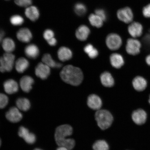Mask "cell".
I'll list each match as a JSON object with an SVG mask.
<instances>
[{"instance_id":"obj_23","label":"cell","mask_w":150,"mask_h":150,"mask_svg":"<svg viewBox=\"0 0 150 150\" xmlns=\"http://www.w3.org/2000/svg\"><path fill=\"white\" fill-rule=\"evenodd\" d=\"M101 83L105 87H111L114 84V80L111 74L108 72H105L100 75Z\"/></svg>"},{"instance_id":"obj_28","label":"cell","mask_w":150,"mask_h":150,"mask_svg":"<svg viewBox=\"0 0 150 150\" xmlns=\"http://www.w3.org/2000/svg\"><path fill=\"white\" fill-rule=\"evenodd\" d=\"M89 20L92 25L97 28L102 27L104 21L102 18L95 14L90 15L89 16Z\"/></svg>"},{"instance_id":"obj_3","label":"cell","mask_w":150,"mask_h":150,"mask_svg":"<svg viewBox=\"0 0 150 150\" xmlns=\"http://www.w3.org/2000/svg\"><path fill=\"white\" fill-rule=\"evenodd\" d=\"M95 118L97 125L102 130L109 128L113 121V116L108 110H99L95 114Z\"/></svg>"},{"instance_id":"obj_24","label":"cell","mask_w":150,"mask_h":150,"mask_svg":"<svg viewBox=\"0 0 150 150\" xmlns=\"http://www.w3.org/2000/svg\"><path fill=\"white\" fill-rule=\"evenodd\" d=\"M29 63L28 60L24 57L19 58L16 63V69L19 73H23L29 67Z\"/></svg>"},{"instance_id":"obj_39","label":"cell","mask_w":150,"mask_h":150,"mask_svg":"<svg viewBox=\"0 0 150 150\" xmlns=\"http://www.w3.org/2000/svg\"><path fill=\"white\" fill-rule=\"evenodd\" d=\"M49 45H50L53 46L56 45V44H57V41L56 40V39L54 38H53L51 39H50V40H49L47 41Z\"/></svg>"},{"instance_id":"obj_31","label":"cell","mask_w":150,"mask_h":150,"mask_svg":"<svg viewBox=\"0 0 150 150\" xmlns=\"http://www.w3.org/2000/svg\"><path fill=\"white\" fill-rule=\"evenodd\" d=\"M10 21L13 25L19 26L21 25L24 23V20L21 16L19 15H16L11 17Z\"/></svg>"},{"instance_id":"obj_38","label":"cell","mask_w":150,"mask_h":150,"mask_svg":"<svg viewBox=\"0 0 150 150\" xmlns=\"http://www.w3.org/2000/svg\"><path fill=\"white\" fill-rule=\"evenodd\" d=\"M94 48L93 47L92 45L88 44L86 45L85 47H84V50L86 54H88Z\"/></svg>"},{"instance_id":"obj_14","label":"cell","mask_w":150,"mask_h":150,"mask_svg":"<svg viewBox=\"0 0 150 150\" xmlns=\"http://www.w3.org/2000/svg\"><path fill=\"white\" fill-rule=\"evenodd\" d=\"M87 105L89 107L92 109L99 110L102 107V100L98 96L95 94H91L88 97Z\"/></svg>"},{"instance_id":"obj_30","label":"cell","mask_w":150,"mask_h":150,"mask_svg":"<svg viewBox=\"0 0 150 150\" xmlns=\"http://www.w3.org/2000/svg\"><path fill=\"white\" fill-rule=\"evenodd\" d=\"M74 11L76 14L79 16H82L87 12V8L86 6L81 3L76 4L74 6Z\"/></svg>"},{"instance_id":"obj_12","label":"cell","mask_w":150,"mask_h":150,"mask_svg":"<svg viewBox=\"0 0 150 150\" xmlns=\"http://www.w3.org/2000/svg\"><path fill=\"white\" fill-rule=\"evenodd\" d=\"M147 113L145 110L141 108L134 110L132 114L133 121L137 125H141L144 124L147 119Z\"/></svg>"},{"instance_id":"obj_43","label":"cell","mask_w":150,"mask_h":150,"mask_svg":"<svg viewBox=\"0 0 150 150\" xmlns=\"http://www.w3.org/2000/svg\"><path fill=\"white\" fill-rule=\"evenodd\" d=\"M148 102H149V104L150 105V94L149 95V99H148Z\"/></svg>"},{"instance_id":"obj_32","label":"cell","mask_w":150,"mask_h":150,"mask_svg":"<svg viewBox=\"0 0 150 150\" xmlns=\"http://www.w3.org/2000/svg\"><path fill=\"white\" fill-rule=\"evenodd\" d=\"M8 103V98L6 95L0 93V109L4 108Z\"/></svg>"},{"instance_id":"obj_44","label":"cell","mask_w":150,"mask_h":150,"mask_svg":"<svg viewBox=\"0 0 150 150\" xmlns=\"http://www.w3.org/2000/svg\"><path fill=\"white\" fill-rule=\"evenodd\" d=\"M33 150H43L42 149H39V148H37V149H35Z\"/></svg>"},{"instance_id":"obj_16","label":"cell","mask_w":150,"mask_h":150,"mask_svg":"<svg viewBox=\"0 0 150 150\" xmlns=\"http://www.w3.org/2000/svg\"><path fill=\"white\" fill-rule=\"evenodd\" d=\"M34 80L31 77L25 76L22 77L20 80V86L22 91L25 93H29L32 88Z\"/></svg>"},{"instance_id":"obj_8","label":"cell","mask_w":150,"mask_h":150,"mask_svg":"<svg viewBox=\"0 0 150 150\" xmlns=\"http://www.w3.org/2000/svg\"><path fill=\"white\" fill-rule=\"evenodd\" d=\"M106 42L107 46L110 50H117L121 47L122 44L121 37L116 33H110L106 37Z\"/></svg>"},{"instance_id":"obj_41","label":"cell","mask_w":150,"mask_h":150,"mask_svg":"<svg viewBox=\"0 0 150 150\" xmlns=\"http://www.w3.org/2000/svg\"><path fill=\"white\" fill-rule=\"evenodd\" d=\"M5 33L2 30H0V43L2 42L4 40V37L5 36Z\"/></svg>"},{"instance_id":"obj_29","label":"cell","mask_w":150,"mask_h":150,"mask_svg":"<svg viewBox=\"0 0 150 150\" xmlns=\"http://www.w3.org/2000/svg\"><path fill=\"white\" fill-rule=\"evenodd\" d=\"M93 148L94 150H109V146L106 141L99 140L93 144Z\"/></svg>"},{"instance_id":"obj_10","label":"cell","mask_w":150,"mask_h":150,"mask_svg":"<svg viewBox=\"0 0 150 150\" xmlns=\"http://www.w3.org/2000/svg\"><path fill=\"white\" fill-rule=\"evenodd\" d=\"M18 135L28 144H33L36 141V138L35 135L30 132L29 130L25 127L21 126L19 127Z\"/></svg>"},{"instance_id":"obj_25","label":"cell","mask_w":150,"mask_h":150,"mask_svg":"<svg viewBox=\"0 0 150 150\" xmlns=\"http://www.w3.org/2000/svg\"><path fill=\"white\" fill-rule=\"evenodd\" d=\"M2 47L4 50L7 53H11L16 48V44L13 40L9 38H7L2 41Z\"/></svg>"},{"instance_id":"obj_4","label":"cell","mask_w":150,"mask_h":150,"mask_svg":"<svg viewBox=\"0 0 150 150\" xmlns=\"http://www.w3.org/2000/svg\"><path fill=\"white\" fill-rule=\"evenodd\" d=\"M142 44L139 39L129 38L127 39L125 50L129 55L136 56L141 52Z\"/></svg>"},{"instance_id":"obj_22","label":"cell","mask_w":150,"mask_h":150,"mask_svg":"<svg viewBox=\"0 0 150 150\" xmlns=\"http://www.w3.org/2000/svg\"><path fill=\"white\" fill-rule=\"evenodd\" d=\"M57 55L60 60L65 62L71 59L72 53L70 49L66 47H62L58 50Z\"/></svg>"},{"instance_id":"obj_34","label":"cell","mask_w":150,"mask_h":150,"mask_svg":"<svg viewBox=\"0 0 150 150\" xmlns=\"http://www.w3.org/2000/svg\"><path fill=\"white\" fill-rule=\"evenodd\" d=\"M142 13L144 18L150 19V3L148 4L143 7Z\"/></svg>"},{"instance_id":"obj_40","label":"cell","mask_w":150,"mask_h":150,"mask_svg":"<svg viewBox=\"0 0 150 150\" xmlns=\"http://www.w3.org/2000/svg\"><path fill=\"white\" fill-rule=\"evenodd\" d=\"M145 61L146 64L150 67V53L146 56L145 58Z\"/></svg>"},{"instance_id":"obj_13","label":"cell","mask_w":150,"mask_h":150,"mask_svg":"<svg viewBox=\"0 0 150 150\" xmlns=\"http://www.w3.org/2000/svg\"><path fill=\"white\" fill-rule=\"evenodd\" d=\"M35 72L36 76L41 79H46L50 74V67L44 63H40L35 67Z\"/></svg>"},{"instance_id":"obj_17","label":"cell","mask_w":150,"mask_h":150,"mask_svg":"<svg viewBox=\"0 0 150 150\" xmlns=\"http://www.w3.org/2000/svg\"><path fill=\"white\" fill-rule=\"evenodd\" d=\"M3 85L6 93L8 94L16 93L18 91V84L17 82L11 79L6 81Z\"/></svg>"},{"instance_id":"obj_7","label":"cell","mask_w":150,"mask_h":150,"mask_svg":"<svg viewBox=\"0 0 150 150\" xmlns=\"http://www.w3.org/2000/svg\"><path fill=\"white\" fill-rule=\"evenodd\" d=\"M127 30L131 37L139 39L143 35L144 28L143 25L140 22L134 21L129 24L127 26Z\"/></svg>"},{"instance_id":"obj_21","label":"cell","mask_w":150,"mask_h":150,"mask_svg":"<svg viewBox=\"0 0 150 150\" xmlns=\"http://www.w3.org/2000/svg\"><path fill=\"white\" fill-rule=\"evenodd\" d=\"M90 33V30L89 28L85 25H82L76 30V35L78 40L83 41L87 40Z\"/></svg>"},{"instance_id":"obj_2","label":"cell","mask_w":150,"mask_h":150,"mask_svg":"<svg viewBox=\"0 0 150 150\" xmlns=\"http://www.w3.org/2000/svg\"><path fill=\"white\" fill-rule=\"evenodd\" d=\"M60 76L66 83L74 86L80 85L83 78L81 70L72 65H67L64 67L60 73Z\"/></svg>"},{"instance_id":"obj_33","label":"cell","mask_w":150,"mask_h":150,"mask_svg":"<svg viewBox=\"0 0 150 150\" xmlns=\"http://www.w3.org/2000/svg\"><path fill=\"white\" fill-rule=\"evenodd\" d=\"M16 4L20 7H27L32 4V0H15Z\"/></svg>"},{"instance_id":"obj_26","label":"cell","mask_w":150,"mask_h":150,"mask_svg":"<svg viewBox=\"0 0 150 150\" xmlns=\"http://www.w3.org/2000/svg\"><path fill=\"white\" fill-rule=\"evenodd\" d=\"M42 61L43 63L52 68H59L62 66L61 63L56 62L54 61L50 54H45L43 56Z\"/></svg>"},{"instance_id":"obj_42","label":"cell","mask_w":150,"mask_h":150,"mask_svg":"<svg viewBox=\"0 0 150 150\" xmlns=\"http://www.w3.org/2000/svg\"><path fill=\"white\" fill-rule=\"evenodd\" d=\"M56 150H69L64 147H59Z\"/></svg>"},{"instance_id":"obj_36","label":"cell","mask_w":150,"mask_h":150,"mask_svg":"<svg viewBox=\"0 0 150 150\" xmlns=\"http://www.w3.org/2000/svg\"><path fill=\"white\" fill-rule=\"evenodd\" d=\"M54 36V32L50 29H47L44 32L43 37L45 40L47 41L53 38Z\"/></svg>"},{"instance_id":"obj_45","label":"cell","mask_w":150,"mask_h":150,"mask_svg":"<svg viewBox=\"0 0 150 150\" xmlns=\"http://www.w3.org/2000/svg\"><path fill=\"white\" fill-rule=\"evenodd\" d=\"M1 138H0V147H1Z\"/></svg>"},{"instance_id":"obj_6","label":"cell","mask_w":150,"mask_h":150,"mask_svg":"<svg viewBox=\"0 0 150 150\" xmlns=\"http://www.w3.org/2000/svg\"><path fill=\"white\" fill-rule=\"evenodd\" d=\"M117 17L120 21L125 24H129L134 21V14L132 8L129 6L122 7L118 10Z\"/></svg>"},{"instance_id":"obj_1","label":"cell","mask_w":150,"mask_h":150,"mask_svg":"<svg viewBox=\"0 0 150 150\" xmlns=\"http://www.w3.org/2000/svg\"><path fill=\"white\" fill-rule=\"evenodd\" d=\"M73 129L71 125H63L56 128L55 133V139L56 144L59 147L67 148L69 150H72L76 145L74 139L68 138L73 133Z\"/></svg>"},{"instance_id":"obj_9","label":"cell","mask_w":150,"mask_h":150,"mask_svg":"<svg viewBox=\"0 0 150 150\" xmlns=\"http://www.w3.org/2000/svg\"><path fill=\"white\" fill-rule=\"evenodd\" d=\"M132 84L135 91L138 92H142L147 88L148 82L144 76L138 75L133 78Z\"/></svg>"},{"instance_id":"obj_20","label":"cell","mask_w":150,"mask_h":150,"mask_svg":"<svg viewBox=\"0 0 150 150\" xmlns=\"http://www.w3.org/2000/svg\"><path fill=\"white\" fill-rule=\"evenodd\" d=\"M27 17L32 21H36L38 19L40 13L38 9L35 6H30L27 7L25 11Z\"/></svg>"},{"instance_id":"obj_35","label":"cell","mask_w":150,"mask_h":150,"mask_svg":"<svg viewBox=\"0 0 150 150\" xmlns=\"http://www.w3.org/2000/svg\"><path fill=\"white\" fill-rule=\"evenodd\" d=\"M95 14H96L102 19L103 21H105L107 19V15L105 12L104 9H97L95 11Z\"/></svg>"},{"instance_id":"obj_18","label":"cell","mask_w":150,"mask_h":150,"mask_svg":"<svg viewBox=\"0 0 150 150\" xmlns=\"http://www.w3.org/2000/svg\"><path fill=\"white\" fill-rule=\"evenodd\" d=\"M110 61L112 67L120 69L124 65L125 61L123 56L118 53H114L110 56Z\"/></svg>"},{"instance_id":"obj_37","label":"cell","mask_w":150,"mask_h":150,"mask_svg":"<svg viewBox=\"0 0 150 150\" xmlns=\"http://www.w3.org/2000/svg\"><path fill=\"white\" fill-rule=\"evenodd\" d=\"M91 59H93L96 58L98 55V52L96 48H94L92 51L88 54Z\"/></svg>"},{"instance_id":"obj_15","label":"cell","mask_w":150,"mask_h":150,"mask_svg":"<svg viewBox=\"0 0 150 150\" xmlns=\"http://www.w3.org/2000/svg\"><path fill=\"white\" fill-rule=\"evenodd\" d=\"M16 37L22 42L28 43L32 39L33 35L30 30L27 28H21L18 31Z\"/></svg>"},{"instance_id":"obj_19","label":"cell","mask_w":150,"mask_h":150,"mask_svg":"<svg viewBox=\"0 0 150 150\" xmlns=\"http://www.w3.org/2000/svg\"><path fill=\"white\" fill-rule=\"evenodd\" d=\"M24 51L26 56L31 59H36L39 54L38 47L33 44H30L26 46Z\"/></svg>"},{"instance_id":"obj_11","label":"cell","mask_w":150,"mask_h":150,"mask_svg":"<svg viewBox=\"0 0 150 150\" xmlns=\"http://www.w3.org/2000/svg\"><path fill=\"white\" fill-rule=\"evenodd\" d=\"M6 117L11 122L16 123L21 120L23 115L17 108L13 107L6 112Z\"/></svg>"},{"instance_id":"obj_27","label":"cell","mask_w":150,"mask_h":150,"mask_svg":"<svg viewBox=\"0 0 150 150\" xmlns=\"http://www.w3.org/2000/svg\"><path fill=\"white\" fill-rule=\"evenodd\" d=\"M16 103L17 108L22 111H27L30 108V103L27 98H19L16 100Z\"/></svg>"},{"instance_id":"obj_5","label":"cell","mask_w":150,"mask_h":150,"mask_svg":"<svg viewBox=\"0 0 150 150\" xmlns=\"http://www.w3.org/2000/svg\"><path fill=\"white\" fill-rule=\"evenodd\" d=\"M15 59V55L12 53L6 52L4 54L0 57V72H10L13 67Z\"/></svg>"},{"instance_id":"obj_46","label":"cell","mask_w":150,"mask_h":150,"mask_svg":"<svg viewBox=\"0 0 150 150\" xmlns=\"http://www.w3.org/2000/svg\"><path fill=\"white\" fill-rule=\"evenodd\" d=\"M5 1H9V0H5Z\"/></svg>"}]
</instances>
